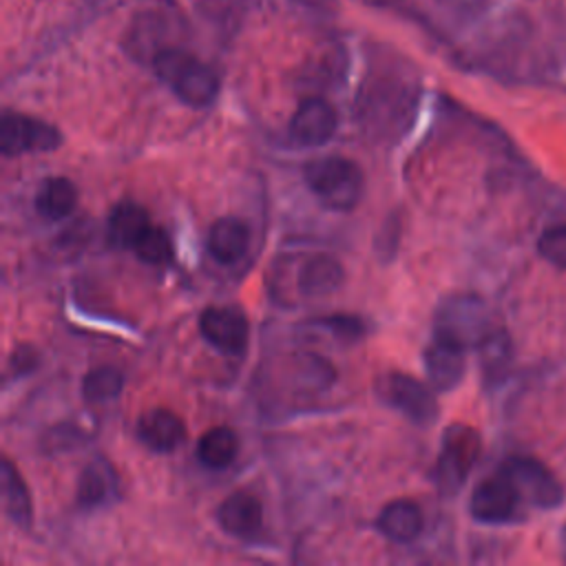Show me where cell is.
<instances>
[{
    "instance_id": "26",
    "label": "cell",
    "mask_w": 566,
    "mask_h": 566,
    "mask_svg": "<svg viewBox=\"0 0 566 566\" xmlns=\"http://www.w3.org/2000/svg\"><path fill=\"white\" fill-rule=\"evenodd\" d=\"M11 367H13V371H29V369H33L35 367V354L33 352H13V356H11Z\"/></svg>"
},
{
    "instance_id": "6",
    "label": "cell",
    "mask_w": 566,
    "mask_h": 566,
    "mask_svg": "<svg viewBox=\"0 0 566 566\" xmlns=\"http://www.w3.org/2000/svg\"><path fill=\"white\" fill-rule=\"evenodd\" d=\"M500 473L513 482L522 502L539 509H553L564 500V491L555 475L535 458H509L502 462Z\"/></svg>"
},
{
    "instance_id": "27",
    "label": "cell",
    "mask_w": 566,
    "mask_h": 566,
    "mask_svg": "<svg viewBox=\"0 0 566 566\" xmlns=\"http://www.w3.org/2000/svg\"><path fill=\"white\" fill-rule=\"evenodd\" d=\"M562 548H564V553H566V526H564V531H562Z\"/></svg>"
},
{
    "instance_id": "3",
    "label": "cell",
    "mask_w": 566,
    "mask_h": 566,
    "mask_svg": "<svg viewBox=\"0 0 566 566\" xmlns=\"http://www.w3.org/2000/svg\"><path fill=\"white\" fill-rule=\"evenodd\" d=\"M480 455V436L469 424L447 427L436 462V484L444 495H453L471 473Z\"/></svg>"
},
{
    "instance_id": "18",
    "label": "cell",
    "mask_w": 566,
    "mask_h": 566,
    "mask_svg": "<svg viewBox=\"0 0 566 566\" xmlns=\"http://www.w3.org/2000/svg\"><path fill=\"white\" fill-rule=\"evenodd\" d=\"M77 206V188L66 177H49L38 195H35V208L46 219H64L69 217Z\"/></svg>"
},
{
    "instance_id": "9",
    "label": "cell",
    "mask_w": 566,
    "mask_h": 566,
    "mask_svg": "<svg viewBox=\"0 0 566 566\" xmlns=\"http://www.w3.org/2000/svg\"><path fill=\"white\" fill-rule=\"evenodd\" d=\"M520 502H522V497H520L517 489L513 486V482L506 475L497 473L493 478H486L484 482H480L473 489L469 509L478 522L502 524V522L513 520Z\"/></svg>"
},
{
    "instance_id": "25",
    "label": "cell",
    "mask_w": 566,
    "mask_h": 566,
    "mask_svg": "<svg viewBox=\"0 0 566 566\" xmlns=\"http://www.w3.org/2000/svg\"><path fill=\"white\" fill-rule=\"evenodd\" d=\"M321 325L329 327L334 334L349 336V338H356L360 334V329H363L358 318H354V316H325L321 321Z\"/></svg>"
},
{
    "instance_id": "10",
    "label": "cell",
    "mask_w": 566,
    "mask_h": 566,
    "mask_svg": "<svg viewBox=\"0 0 566 566\" xmlns=\"http://www.w3.org/2000/svg\"><path fill=\"white\" fill-rule=\"evenodd\" d=\"M422 360L429 385L438 391H451L464 376V347L449 338L433 334V340L427 345Z\"/></svg>"
},
{
    "instance_id": "1",
    "label": "cell",
    "mask_w": 566,
    "mask_h": 566,
    "mask_svg": "<svg viewBox=\"0 0 566 566\" xmlns=\"http://www.w3.org/2000/svg\"><path fill=\"white\" fill-rule=\"evenodd\" d=\"M157 77L188 106H208L219 91V80L210 66L181 49H164L153 60Z\"/></svg>"
},
{
    "instance_id": "15",
    "label": "cell",
    "mask_w": 566,
    "mask_h": 566,
    "mask_svg": "<svg viewBox=\"0 0 566 566\" xmlns=\"http://www.w3.org/2000/svg\"><path fill=\"white\" fill-rule=\"evenodd\" d=\"M148 228H150L148 212L139 203L122 201L113 208V212L108 217L106 237L113 248L133 250Z\"/></svg>"
},
{
    "instance_id": "13",
    "label": "cell",
    "mask_w": 566,
    "mask_h": 566,
    "mask_svg": "<svg viewBox=\"0 0 566 566\" xmlns=\"http://www.w3.org/2000/svg\"><path fill=\"white\" fill-rule=\"evenodd\" d=\"M139 440L153 451H172L186 438L184 420L170 409H150L137 422Z\"/></svg>"
},
{
    "instance_id": "21",
    "label": "cell",
    "mask_w": 566,
    "mask_h": 566,
    "mask_svg": "<svg viewBox=\"0 0 566 566\" xmlns=\"http://www.w3.org/2000/svg\"><path fill=\"white\" fill-rule=\"evenodd\" d=\"M2 489H4V511H7V515L15 524L27 526L31 522L29 489H27L20 471L13 467V462L9 458L2 460Z\"/></svg>"
},
{
    "instance_id": "23",
    "label": "cell",
    "mask_w": 566,
    "mask_h": 566,
    "mask_svg": "<svg viewBox=\"0 0 566 566\" xmlns=\"http://www.w3.org/2000/svg\"><path fill=\"white\" fill-rule=\"evenodd\" d=\"M133 250L144 263H150V265H164L172 259L170 237L161 228H155V226H150L142 234V239L137 241V245Z\"/></svg>"
},
{
    "instance_id": "11",
    "label": "cell",
    "mask_w": 566,
    "mask_h": 566,
    "mask_svg": "<svg viewBox=\"0 0 566 566\" xmlns=\"http://www.w3.org/2000/svg\"><path fill=\"white\" fill-rule=\"evenodd\" d=\"M334 130L336 113L321 97L303 99L290 119V137L301 146H321L334 135Z\"/></svg>"
},
{
    "instance_id": "8",
    "label": "cell",
    "mask_w": 566,
    "mask_h": 566,
    "mask_svg": "<svg viewBox=\"0 0 566 566\" xmlns=\"http://www.w3.org/2000/svg\"><path fill=\"white\" fill-rule=\"evenodd\" d=\"M199 332L214 349L239 356L248 347L250 325L239 307L212 305L201 312Z\"/></svg>"
},
{
    "instance_id": "5",
    "label": "cell",
    "mask_w": 566,
    "mask_h": 566,
    "mask_svg": "<svg viewBox=\"0 0 566 566\" xmlns=\"http://www.w3.org/2000/svg\"><path fill=\"white\" fill-rule=\"evenodd\" d=\"M376 394L385 405L400 411L416 424H431L438 416L436 396L413 376L387 371L376 380Z\"/></svg>"
},
{
    "instance_id": "17",
    "label": "cell",
    "mask_w": 566,
    "mask_h": 566,
    "mask_svg": "<svg viewBox=\"0 0 566 566\" xmlns=\"http://www.w3.org/2000/svg\"><path fill=\"white\" fill-rule=\"evenodd\" d=\"M345 281L343 265L329 254L310 256L298 272V290L303 296H325L336 292Z\"/></svg>"
},
{
    "instance_id": "7",
    "label": "cell",
    "mask_w": 566,
    "mask_h": 566,
    "mask_svg": "<svg viewBox=\"0 0 566 566\" xmlns=\"http://www.w3.org/2000/svg\"><path fill=\"white\" fill-rule=\"evenodd\" d=\"M62 142L60 133L55 126L22 115V113H11L7 111L0 122V150L4 157H15L22 153L31 150H53Z\"/></svg>"
},
{
    "instance_id": "4",
    "label": "cell",
    "mask_w": 566,
    "mask_h": 566,
    "mask_svg": "<svg viewBox=\"0 0 566 566\" xmlns=\"http://www.w3.org/2000/svg\"><path fill=\"white\" fill-rule=\"evenodd\" d=\"M491 332L489 310L478 296H453L438 307L433 334L449 338L464 349L471 345L480 347Z\"/></svg>"
},
{
    "instance_id": "22",
    "label": "cell",
    "mask_w": 566,
    "mask_h": 566,
    "mask_svg": "<svg viewBox=\"0 0 566 566\" xmlns=\"http://www.w3.org/2000/svg\"><path fill=\"white\" fill-rule=\"evenodd\" d=\"M124 387V376L115 367H95L82 380V396L88 402H104L115 398Z\"/></svg>"
},
{
    "instance_id": "14",
    "label": "cell",
    "mask_w": 566,
    "mask_h": 566,
    "mask_svg": "<svg viewBox=\"0 0 566 566\" xmlns=\"http://www.w3.org/2000/svg\"><path fill=\"white\" fill-rule=\"evenodd\" d=\"M250 243V228L239 217H221L210 226L208 252L214 261L230 265L239 261Z\"/></svg>"
},
{
    "instance_id": "24",
    "label": "cell",
    "mask_w": 566,
    "mask_h": 566,
    "mask_svg": "<svg viewBox=\"0 0 566 566\" xmlns=\"http://www.w3.org/2000/svg\"><path fill=\"white\" fill-rule=\"evenodd\" d=\"M537 252L551 265L566 270V223L546 228L537 239Z\"/></svg>"
},
{
    "instance_id": "20",
    "label": "cell",
    "mask_w": 566,
    "mask_h": 566,
    "mask_svg": "<svg viewBox=\"0 0 566 566\" xmlns=\"http://www.w3.org/2000/svg\"><path fill=\"white\" fill-rule=\"evenodd\" d=\"M115 486L117 480L111 464L106 460H95L82 471L77 480V502L86 509L106 504L111 495H115Z\"/></svg>"
},
{
    "instance_id": "2",
    "label": "cell",
    "mask_w": 566,
    "mask_h": 566,
    "mask_svg": "<svg viewBox=\"0 0 566 566\" xmlns=\"http://www.w3.org/2000/svg\"><path fill=\"white\" fill-rule=\"evenodd\" d=\"M305 181L325 208L338 212L356 208L365 186L358 164L340 155L312 159L305 166Z\"/></svg>"
},
{
    "instance_id": "16",
    "label": "cell",
    "mask_w": 566,
    "mask_h": 566,
    "mask_svg": "<svg viewBox=\"0 0 566 566\" xmlns=\"http://www.w3.org/2000/svg\"><path fill=\"white\" fill-rule=\"evenodd\" d=\"M376 526L387 539L407 544L420 535L422 513L418 504H413L411 500H394L387 506H382Z\"/></svg>"
},
{
    "instance_id": "19",
    "label": "cell",
    "mask_w": 566,
    "mask_h": 566,
    "mask_svg": "<svg viewBox=\"0 0 566 566\" xmlns=\"http://www.w3.org/2000/svg\"><path fill=\"white\" fill-rule=\"evenodd\" d=\"M239 453V438L230 427H212L197 442V460L208 469H226Z\"/></svg>"
},
{
    "instance_id": "12",
    "label": "cell",
    "mask_w": 566,
    "mask_h": 566,
    "mask_svg": "<svg viewBox=\"0 0 566 566\" xmlns=\"http://www.w3.org/2000/svg\"><path fill=\"white\" fill-rule=\"evenodd\" d=\"M217 522L228 535L239 539H250L263 526V506L254 495L245 491H237L219 504Z\"/></svg>"
}]
</instances>
